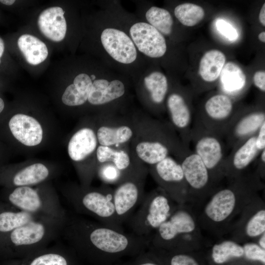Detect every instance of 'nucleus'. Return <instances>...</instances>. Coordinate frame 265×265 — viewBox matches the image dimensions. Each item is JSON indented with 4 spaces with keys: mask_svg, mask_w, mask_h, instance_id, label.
Listing matches in <instances>:
<instances>
[{
    "mask_svg": "<svg viewBox=\"0 0 265 265\" xmlns=\"http://www.w3.org/2000/svg\"><path fill=\"white\" fill-rule=\"evenodd\" d=\"M170 124L183 144L190 148V133L192 126L191 109L185 96L180 92L168 93L165 102Z\"/></svg>",
    "mask_w": 265,
    "mask_h": 265,
    "instance_id": "nucleus-23",
    "label": "nucleus"
},
{
    "mask_svg": "<svg viewBox=\"0 0 265 265\" xmlns=\"http://www.w3.org/2000/svg\"><path fill=\"white\" fill-rule=\"evenodd\" d=\"M265 122V112L261 109L236 113L227 128L223 138L226 146L235 144L256 133Z\"/></svg>",
    "mask_w": 265,
    "mask_h": 265,
    "instance_id": "nucleus-22",
    "label": "nucleus"
},
{
    "mask_svg": "<svg viewBox=\"0 0 265 265\" xmlns=\"http://www.w3.org/2000/svg\"><path fill=\"white\" fill-rule=\"evenodd\" d=\"M236 113L230 97L224 94H216L206 101L203 112L194 120L207 130L223 137Z\"/></svg>",
    "mask_w": 265,
    "mask_h": 265,
    "instance_id": "nucleus-20",
    "label": "nucleus"
},
{
    "mask_svg": "<svg viewBox=\"0 0 265 265\" xmlns=\"http://www.w3.org/2000/svg\"><path fill=\"white\" fill-rule=\"evenodd\" d=\"M56 168L42 162L0 167V186L4 188L34 186L49 181L57 174Z\"/></svg>",
    "mask_w": 265,
    "mask_h": 265,
    "instance_id": "nucleus-18",
    "label": "nucleus"
},
{
    "mask_svg": "<svg viewBox=\"0 0 265 265\" xmlns=\"http://www.w3.org/2000/svg\"><path fill=\"white\" fill-rule=\"evenodd\" d=\"M150 173L159 187L178 204H187V186L179 161L169 156L156 164L149 166Z\"/></svg>",
    "mask_w": 265,
    "mask_h": 265,
    "instance_id": "nucleus-17",
    "label": "nucleus"
},
{
    "mask_svg": "<svg viewBox=\"0 0 265 265\" xmlns=\"http://www.w3.org/2000/svg\"><path fill=\"white\" fill-rule=\"evenodd\" d=\"M114 114L100 115L96 122V134L99 145L112 147L125 144L132 140L134 134L132 119L114 120Z\"/></svg>",
    "mask_w": 265,
    "mask_h": 265,
    "instance_id": "nucleus-24",
    "label": "nucleus"
},
{
    "mask_svg": "<svg viewBox=\"0 0 265 265\" xmlns=\"http://www.w3.org/2000/svg\"><path fill=\"white\" fill-rule=\"evenodd\" d=\"M111 69L95 58L76 64L62 93V104L73 108L87 107L88 98L96 84Z\"/></svg>",
    "mask_w": 265,
    "mask_h": 265,
    "instance_id": "nucleus-11",
    "label": "nucleus"
},
{
    "mask_svg": "<svg viewBox=\"0 0 265 265\" xmlns=\"http://www.w3.org/2000/svg\"><path fill=\"white\" fill-rule=\"evenodd\" d=\"M244 256L249 260L258 261L265 264V249L261 248L256 242L250 241L242 244Z\"/></svg>",
    "mask_w": 265,
    "mask_h": 265,
    "instance_id": "nucleus-36",
    "label": "nucleus"
},
{
    "mask_svg": "<svg viewBox=\"0 0 265 265\" xmlns=\"http://www.w3.org/2000/svg\"><path fill=\"white\" fill-rule=\"evenodd\" d=\"M223 89L229 94L238 93L246 83V76L241 68L233 62L225 64L220 73Z\"/></svg>",
    "mask_w": 265,
    "mask_h": 265,
    "instance_id": "nucleus-32",
    "label": "nucleus"
},
{
    "mask_svg": "<svg viewBox=\"0 0 265 265\" xmlns=\"http://www.w3.org/2000/svg\"><path fill=\"white\" fill-rule=\"evenodd\" d=\"M67 217L44 216L15 229L0 238V254L19 258L48 247L61 235Z\"/></svg>",
    "mask_w": 265,
    "mask_h": 265,
    "instance_id": "nucleus-5",
    "label": "nucleus"
},
{
    "mask_svg": "<svg viewBox=\"0 0 265 265\" xmlns=\"http://www.w3.org/2000/svg\"><path fill=\"white\" fill-rule=\"evenodd\" d=\"M80 260L69 247H47L28 256L12 259L5 265H81Z\"/></svg>",
    "mask_w": 265,
    "mask_h": 265,
    "instance_id": "nucleus-25",
    "label": "nucleus"
},
{
    "mask_svg": "<svg viewBox=\"0 0 265 265\" xmlns=\"http://www.w3.org/2000/svg\"><path fill=\"white\" fill-rule=\"evenodd\" d=\"M12 71V61L7 52L6 42L0 36V75H9Z\"/></svg>",
    "mask_w": 265,
    "mask_h": 265,
    "instance_id": "nucleus-37",
    "label": "nucleus"
},
{
    "mask_svg": "<svg viewBox=\"0 0 265 265\" xmlns=\"http://www.w3.org/2000/svg\"><path fill=\"white\" fill-rule=\"evenodd\" d=\"M113 265H124L123 263H117L116 264H114Z\"/></svg>",
    "mask_w": 265,
    "mask_h": 265,
    "instance_id": "nucleus-50",
    "label": "nucleus"
},
{
    "mask_svg": "<svg viewBox=\"0 0 265 265\" xmlns=\"http://www.w3.org/2000/svg\"><path fill=\"white\" fill-rule=\"evenodd\" d=\"M129 152L123 149L99 145L96 151L98 164L111 162L127 178L146 166L134 156L132 159Z\"/></svg>",
    "mask_w": 265,
    "mask_h": 265,
    "instance_id": "nucleus-27",
    "label": "nucleus"
},
{
    "mask_svg": "<svg viewBox=\"0 0 265 265\" xmlns=\"http://www.w3.org/2000/svg\"><path fill=\"white\" fill-rule=\"evenodd\" d=\"M150 65L133 83V88L143 106L153 113H158L169 92V82L163 73L151 70Z\"/></svg>",
    "mask_w": 265,
    "mask_h": 265,
    "instance_id": "nucleus-19",
    "label": "nucleus"
},
{
    "mask_svg": "<svg viewBox=\"0 0 265 265\" xmlns=\"http://www.w3.org/2000/svg\"><path fill=\"white\" fill-rule=\"evenodd\" d=\"M1 77L2 76L0 75V91L2 90L3 86V82Z\"/></svg>",
    "mask_w": 265,
    "mask_h": 265,
    "instance_id": "nucleus-49",
    "label": "nucleus"
},
{
    "mask_svg": "<svg viewBox=\"0 0 265 265\" xmlns=\"http://www.w3.org/2000/svg\"><path fill=\"white\" fill-rule=\"evenodd\" d=\"M0 132L7 141L28 148L40 146L46 136L45 127L37 116L9 109L0 118Z\"/></svg>",
    "mask_w": 265,
    "mask_h": 265,
    "instance_id": "nucleus-13",
    "label": "nucleus"
},
{
    "mask_svg": "<svg viewBox=\"0 0 265 265\" xmlns=\"http://www.w3.org/2000/svg\"><path fill=\"white\" fill-rule=\"evenodd\" d=\"M255 145L257 149L260 152L265 149V122L261 126L257 132Z\"/></svg>",
    "mask_w": 265,
    "mask_h": 265,
    "instance_id": "nucleus-40",
    "label": "nucleus"
},
{
    "mask_svg": "<svg viewBox=\"0 0 265 265\" xmlns=\"http://www.w3.org/2000/svg\"><path fill=\"white\" fill-rule=\"evenodd\" d=\"M211 249L212 257L217 264H224L234 258L244 256L242 244L228 238H221Z\"/></svg>",
    "mask_w": 265,
    "mask_h": 265,
    "instance_id": "nucleus-33",
    "label": "nucleus"
},
{
    "mask_svg": "<svg viewBox=\"0 0 265 265\" xmlns=\"http://www.w3.org/2000/svg\"><path fill=\"white\" fill-rule=\"evenodd\" d=\"M178 205L158 186L145 194L136 212L127 221L132 233L150 237L171 215Z\"/></svg>",
    "mask_w": 265,
    "mask_h": 265,
    "instance_id": "nucleus-9",
    "label": "nucleus"
},
{
    "mask_svg": "<svg viewBox=\"0 0 265 265\" xmlns=\"http://www.w3.org/2000/svg\"><path fill=\"white\" fill-rule=\"evenodd\" d=\"M226 61L224 54L218 50L207 52L202 57L199 66L201 78L208 82L216 80L220 75Z\"/></svg>",
    "mask_w": 265,
    "mask_h": 265,
    "instance_id": "nucleus-31",
    "label": "nucleus"
},
{
    "mask_svg": "<svg viewBox=\"0 0 265 265\" xmlns=\"http://www.w3.org/2000/svg\"><path fill=\"white\" fill-rule=\"evenodd\" d=\"M16 45L26 61L30 65H38L48 57L49 50L46 44L33 35H21L17 40Z\"/></svg>",
    "mask_w": 265,
    "mask_h": 265,
    "instance_id": "nucleus-29",
    "label": "nucleus"
},
{
    "mask_svg": "<svg viewBox=\"0 0 265 265\" xmlns=\"http://www.w3.org/2000/svg\"><path fill=\"white\" fill-rule=\"evenodd\" d=\"M44 215L21 211L3 202H0V238L15 229Z\"/></svg>",
    "mask_w": 265,
    "mask_h": 265,
    "instance_id": "nucleus-30",
    "label": "nucleus"
},
{
    "mask_svg": "<svg viewBox=\"0 0 265 265\" xmlns=\"http://www.w3.org/2000/svg\"><path fill=\"white\" fill-rule=\"evenodd\" d=\"M217 30L230 41L236 40L238 37L237 30L228 22L218 19L216 22Z\"/></svg>",
    "mask_w": 265,
    "mask_h": 265,
    "instance_id": "nucleus-39",
    "label": "nucleus"
},
{
    "mask_svg": "<svg viewBox=\"0 0 265 265\" xmlns=\"http://www.w3.org/2000/svg\"><path fill=\"white\" fill-rule=\"evenodd\" d=\"M206 243L191 207L179 205L152 234L149 246L170 251H186Z\"/></svg>",
    "mask_w": 265,
    "mask_h": 265,
    "instance_id": "nucleus-6",
    "label": "nucleus"
},
{
    "mask_svg": "<svg viewBox=\"0 0 265 265\" xmlns=\"http://www.w3.org/2000/svg\"><path fill=\"white\" fill-rule=\"evenodd\" d=\"M258 157V162L255 171L259 175L261 179L264 180L265 173V149L261 152Z\"/></svg>",
    "mask_w": 265,
    "mask_h": 265,
    "instance_id": "nucleus-42",
    "label": "nucleus"
},
{
    "mask_svg": "<svg viewBox=\"0 0 265 265\" xmlns=\"http://www.w3.org/2000/svg\"><path fill=\"white\" fill-rule=\"evenodd\" d=\"M141 20L148 23L164 36L173 33L174 21L172 15L167 9L156 6H148L145 1L137 2L136 14Z\"/></svg>",
    "mask_w": 265,
    "mask_h": 265,
    "instance_id": "nucleus-28",
    "label": "nucleus"
},
{
    "mask_svg": "<svg viewBox=\"0 0 265 265\" xmlns=\"http://www.w3.org/2000/svg\"><path fill=\"white\" fill-rule=\"evenodd\" d=\"M258 38L261 42H262L263 43L265 42V31H263L261 32L259 34Z\"/></svg>",
    "mask_w": 265,
    "mask_h": 265,
    "instance_id": "nucleus-48",
    "label": "nucleus"
},
{
    "mask_svg": "<svg viewBox=\"0 0 265 265\" xmlns=\"http://www.w3.org/2000/svg\"><path fill=\"white\" fill-rule=\"evenodd\" d=\"M9 108L4 99L0 96V118H1L8 111Z\"/></svg>",
    "mask_w": 265,
    "mask_h": 265,
    "instance_id": "nucleus-43",
    "label": "nucleus"
},
{
    "mask_svg": "<svg viewBox=\"0 0 265 265\" xmlns=\"http://www.w3.org/2000/svg\"><path fill=\"white\" fill-rule=\"evenodd\" d=\"M256 242L263 249H265V233L260 236Z\"/></svg>",
    "mask_w": 265,
    "mask_h": 265,
    "instance_id": "nucleus-45",
    "label": "nucleus"
},
{
    "mask_svg": "<svg viewBox=\"0 0 265 265\" xmlns=\"http://www.w3.org/2000/svg\"><path fill=\"white\" fill-rule=\"evenodd\" d=\"M254 85L263 92L265 91V72L264 70L258 71L253 77Z\"/></svg>",
    "mask_w": 265,
    "mask_h": 265,
    "instance_id": "nucleus-41",
    "label": "nucleus"
},
{
    "mask_svg": "<svg viewBox=\"0 0 265 265\" xmlns=\"http://www.w3.org/2000/svg\"><path fill=\"white\" fill-rule=\"evenodd\" d=\"M3 201L32 214L66 218L67 212L49 181L34 186L4 188Z\"/></svg>",
    "mask_w": 265,
    "mask_h": 265,
    "instance_id": "nucleus-8",
    "label": "nucleus"
},
{
    "mask_svg": "<svg viewBox=\"0 0 265 265\" xmlns=\"http://www.w3.org/2000/svg\"><path fill=\"white\" fill-rule=\"evenodd\" d=\"M134 134L132 154L149 166L172 155L179 159L190 148L186 147L170 123L136 115L132 117Z\"/></svg>",
    "mask_w": 265,
    "mask_h": 265,
    "instance_id": "nucleus-4",
    "label": "nucleus"
},
{
    "mask_svg": "<svg viewBox=\"0 0 265 265\" xmlns=\"http://www.w3.org/2000/svg\"><path fill=\"white\" fill-rule=\"evenodd\" d=\"M148 172V168H146L133 174L113 189L115 211L122 225L127 222L144 198L145 181Z\"/></svg>",
    "mask_w": 265,
    "mask_h": 265,
    "instance_id": "nucleus-15",
    "label": "nucleus"
},
{
    "mask_svg": "<svg viewBox=\"0 0 265 265\" xmlns=\"http://www.w3.org/2000/svg\"><path fill=\"white\" fill-rule=\"evenodd\" d=\"M96 175L104 184L117 185L126 179L125 175L111 162L98 164Z\"/></svg>",
    "mask_w": 265,
    "mask_h": 265,
    "instance_id": "nucleus-35",
    "label": "nucleus"
},
{
    "mask_svg": "<svg viewBox=\"0 0 265 265\" xmlns=\"http://www.w3.org/2000/svg\"><path fill=\"white\" fill-rule=\"evenodd\" d=\"M98 146L96 122L82 125L73 133L67 143L68 156L76 168L82 186H90L96 176Z\"/></svg>",
    "mask_w": 265,
    "mask_h": 265,
    "instance_id": "nucleus-10",
    "label": "nucleus"
},
{
    "mask_svg": "<svg viewBox=\"0 0 265 265\" xmlns=\"http://www.w3.org/2000/svg\"><path fill=\"white\" fill-rule=\"evenodd\" d=\"M176 18L184 26H193L200 22L204 18L203 8L197 4L184 3L177 5L174 10Z\"/></svg>",
    "mask_w": 265,
    "mask_h": 265,
    "instance_id": "nucleus-34",
    "label": "nucleus"
},
{
    "mask_svg": "<svg viewBox=\"0 0 265 265\" xmlns=\"http://www.w3.org/2000/svg\"><path fill=\"white\" fill-rule=\"evenodd\" d=\"M94 16L88 32L94 58L129 78L133 83L150 64L137 50L107 2Z\"/></svg>",
    "mask_w": 265,
    "mask_h": 265,
    "instance_id": "nucleus-3",
    "label": "nucleus"
},
{
    "mask_svg": "<svg viewBox=\"0 0 265 265\" xmlns=\"http://www.w3.org/2000/svg\"><path fill=\"white\" fill-rule=\"evenodd\" d=\"M37 24L41 34L50 41L58 43L66 38L68 25L65 11L61 6L44 9L38 16Z\"/></svg>",
    "mask_w": 265,
    "mask_h": 265,
    "instance_id": "nucleus-26",
    "label": "nucleus"
},
{
    "mask_svg": "<svg viewBox=\"0 0 265 265\" xmlns=\"http://www.w3.org/2000/svg\"><path fill=\"white\" fill-rule=\"evenodd\" d=\"M257 133L238 142L226 156L223 171L226 180L232 179L248 172V169L261 152L256 147Z\"/></svg>",
    "mask_w": 265,
    "mask_h": 265,
    "instance_id": "nucleus-21",
    "label": "nucleus"
},
{
    "mask_svg": "<svg viewBox=\"0 0 265 265\" xmlns=\"http://www.w3.org/2000/svg\"><path fill=\"white\" fill-rule=\"evenodd\" d=\"M259 19L263 26H265V3H264L260 10Z\"/></svg>",
    "mask_w": 265,
    "mask_h": 265,
    "instance_id": "nucleus-44",
    "label": "nucleus"
},
{
    "mask_svg": "<svg viewBox=\"0 0 265 265\" xmlns=\"http://www.w3.org/2000/svg\"><path fill=\"white\" fill-rule=\"evenodd\" d=\"M67 201L78 213L86 215L115 230L124 231L116 215L113 189L108 185L83 187L68 184L62 190Z\"/></svg>",
    "mask_w": 265,
    "mask_h": 265,
    "instance_id": "nucleus-7",
    "label": "nucleus"
},
{
    "mask_svg": "<svg viewBox=\"0 0 265 265\" xmlns=\"http://www.w3.org/2000/svg\"><path fill=\"white\" fill-rule=\"evenodd\" d=\"M222 137L209 131L194 120L190 133V144L209 171L212 180L218 187L225 180L223 164L226 145Z\"/></svg>",
    "mask_w": 265,
    "mask_h": 265,
    "instance_id": "nucleus-12",
    "label": "nucleus"
},
{
    "mask_svg": "<svg viewBox=\"0 0 265 265\" xmlns=\"http://www.w3.org/2000/svg\"><path fill=\"white\" fill-rule=\"evenodd\" d=\"M225 180L200 206L191 208L203 232L217 239L226 236L244 209L264 188L255 170Z\"/></svg>",
    "mask_w": 265,
    "mask_h": 265,
    "instance_id": "nucleus-2",
    "label": "nucleus"
},
{
    "mask_svg": "<svg viewBox=\"0 0 265 265\" xmlns=\"http://www.w3.org/2000/svg\"><path fill=\"white\" fill-rule=\"evenodd\" d=\"M4 149L3 148V146L1 145V143L0 141V167L2 166V162L3 161L2 159L4 157Z\"/></svg>",
    "mask_w": 265,
    "mask_h": 265,
    "instance_id": "nucleus-47",
    "label": "nucleus"
},
{
    "mask_svg": "<svg viewBox=\"0 0 265 265\" xmlns=\"http://www.w3.org/2000/svg\"><path fill=\"white\" fill-rule=\"evenodd\" d=\"M68 247L90 265H113L147 251L150 237L127 233L77 215L68 216L61 235Z\"/></svg>",
    "mask_w": 265,
    "mask_h": 265,
    "instance_id": "nucleus-1",
    "label": "nucleus"
},
{
    "mask_svg": "<svg viewBox=\"0 0 265 265\" xmlns=\"http://www.w3.org/2000/svg\"><path fill=\"white\" fill-rule=\"evenodd\" d=\"M16 2L14 0H0V4L2 6L10 7Z\"/></svg>",
    "mask_w": 265,
    "mask_h": 265,
    "instance_id": "nucleus-46",
    "label": "nucleus"
},
{
    "mask_svg": "<svg viewBox=\"0 0 265 265\" xmlns=\"http://www.w3.org/2000/svg\"><path fill=\"white\" fill-rule=\"evenodd\" d=\"M265 233V204L258 195L242 211L231 226L228 238L240 244L256 242Z\"/></svg>",
    "mask_w": 265,
    "mask_h": 265,
    "instance_id": "nucleus-16",
    "label": "nucleus"
},
{
    "mask_svg": "<svg viewBox=\"0 0 265 265\" xmlns=\"http://www.w3.org/2000/svg\"><path fill=\"white\" fill-rule=\"evenodd\" d=\"M177 160L181 164L187 186V204L192 208H196L217 187L201 159L190 148Z\"/></svg>",
    "mask_w": 265,
    "mask_h": 265,
    "instance_id": "nucleus-14",
    "label": "nucleus"
},
{
    "mask_svg": "<svg viewBox=\"0 0 265 265\" xmlns=\"http://www.w3.org/2000/svg\"><path fill=\"white\" fill-rule=\"evenodd\" d=\"M123 264L124 265H162L147 251Z\"/></svg>",
    "mask_w": 265,
    "mask_h": 265,
    "instance_id": "nucleus-38",
    "label": "nucleus"
}]
</instances>
